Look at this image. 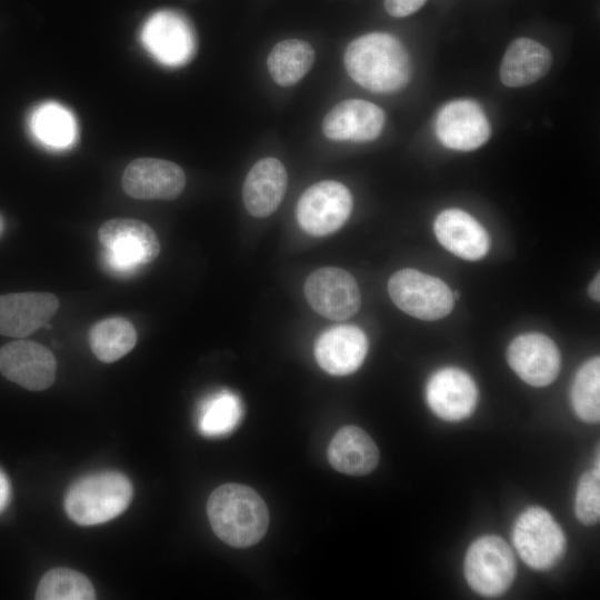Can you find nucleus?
Listing matches in <instances>:
<instances>
[{"label": "nucleus", "mask_w": 600, "mask_h": 600, "mask_svg": "<svg viewBox=\"0 0 600 600\" xmlns=\"http://www.w3.org/2000/svg\"><path fill=\"white\" fill-rule=\"evenodd\" d=\"M243 409L237 394L223 390L206 399L198 411V430L209 438L229 434L239 424Z\"/></svg>", "instance_id": "nucleus-26"}, {"label": "nucleus", "mask_w": 600, "mask_h": 600, "mask_svg": "<svg viewBox=\"0 0 600 600\" xmlns=\"http://www.w3.org/2000/svg\"><path fill=\"white\" fill-rule=\"evenodd\" d=\"M552 57L547 47L529 38H518L507 48L499 76L510 88L529 86L550 70Z\"/></svg>", "instance_id": "nucleus-21"}, {"label": "nucleus", "mask_w": 600, "mask_h": 600, "mask_svg": "<svg viewBox=\"0 0 600 600\" xmlns=\"http://www.w3.org/2000/svg\"><path fill=\"white\" fill-rule=\"evenodd\" d=\"M384 119L383 110L374 103L348 99L326 114L322 131L333 141L369 142L380 136Z\"/></svg>", "instance_id": "nucleus-16"}, {"label": "nucleus", "mask_w": 600, "mask_h": 600, "mask_svg": "<svg viewBox=\"0 0 600 600\" xmlns=\"http://www.w3.org/2000/svg\"><path fill=\"white\" fill-rule=\"evenodd\" d=\"M434 131L444 147L458 151H472L489 140L491 126L483 109L476 101L458 99L439 110Z\"/></svg>", "instance_id": "nucleus-11"}, {"label": "nucleus", "mask_w": 600, "mask_h": 600, "mask_svg": "<svg viewBox=\"0 0 600 600\" xmlns=\"http://www.w3.org/2000/svg\"><path fill=\"white\" fill-rule=\"evenodd\" d=\"M343 60L349 76L373 92L401 90L411 78L408 51L389 33L371 32L352 40Z\"/></svg>", "instance_id": "nucleus-1"}, {"label": "nucleus", "mask_w": 600, "mask_h": 600, "mask_svg": "<svg viewBox=\"0 0 600 600\" xmlns=\"http://www.w3.org/2000/svg\"><path fill=\"white\" fill-rule=\"evenodd\" d=\"M2 229H3V222H2V219L0 217V233H1Z\"/></svg>", "instance_id": "nucleus-33"}, {"label": "nucleus", "mask_w": 600, "mask_h": 600, "mask_svg": "<svg viewBox=\"0 0 600 600\" xmlns=\"http://www.w3.org/2000/svg\"><path fill=\"white\" fill-rule=\"evenodd\" d=\"M511 369L528 384L546 387L560 371L561 357L556 343L546 334L529 332L514 338L507 352Z\"/></svg>", "instance_id": "nucleus-13"}, {"label": "nucleus", "mask_w": 600, "mask_h": 600, "mask_svg": "<svg viewBox=\"0 0 600 600\" xmlns=\"http://www.w3.org/2000/svg\"><path fill=\"white\" fill-rule=\"evenodd\" d=\"M184 184V172L177 163L154 158L131 161L121 179L122 189L128 196L143 200L174 199Z\"/></svg>", "instance_id": "nucleus-14"}, {"label": "nucleus", "mask_w": 600, "mask_h": 600, "mask_svg": "<svg viewBox=\"0 0 600 600\" xmlns=\"http://www.w3.org/2000/svg\"><path fill=\"white\" fill-rule=\"evenodd\" d=\"M352 210V196L349 189L332 180L309 187L297 204V219L300 227L312 236H327L340 229Z\"/></svg>", "instance_id": "nucleus-8"}, {"label": "nucleus", "mask_w": 600, "mask_h": 600, "mask_svg": "<svg viewBox=\"0 0 600 600\" xmlns=\"http://www.w3.org/2000/svg\"><path fill=\"white\" fill-rule=\"evenodd\" d=\"M368 351L364 332L351 324L333 327L316 341L314 357L318 364L333 376H347L362 364Z\"/></svg>", "instance_id": "nucleus-18"}, {"label": "nucleus", "mask_w": 600, "mask_h": 600, "mask_svg": "<svg viewBox=\"0 0 600 600\" xmlns=\"http://www.w3.org/2000/svg\"><path fill=\"white\" fill-rule=\"evenodd\" d=\"M98 237L106 250V263L117 273H131L152 262L160 252L156 232L140 220H108L100 227Z\"/></svg>", "instance_id": "nucleus-4"}, {"label": "nucleus", "mask_w": 600, "mask_h": 600, "mask_svg": "<svg viewBox=\"0 0 600 600\" xmlns=\"http://www.w3.org/2000/svg\"><path fill=\"white\" fill-rule=\"evenodd\" d=\"M589 296L599 301L600 299V274L598 273L589 286Z\"/></svg>", "instance_id": "nucleus-32"}, {"label": "nucleus", "mask_w": 600, "mask_h": 600, "mask_svg": "<svg viewBox=\"0 0 600 600\" xmlns=\"http://www.w3.org/2000/svg\"><path fill=\"white\" fill-rule=\"evenodd\" d=\"M388 291L400 310L421 320L441 319L451 312L454 303L451 289L441 279L414 269L393 273Z\"/></svg>", "instance_id": "nucleus-5"}, {"label": "nucleus", "mask_w": 600, "mask_h": 600, "mask_svg": "<svg viewBox=\"0 0 600 600\" xmlns=\"http://www.w3.org/2000/svg\"><path fill=\"white\" fill-rule=\"evenodd\" d=\"M11 497V486L6 473L0 469V513L7 508Z\"/></svg>", "instance_id": "nucleus-31"}, {"label": "nucleus", "mask_w": 600, "mask_h": 600, "mask_svg": "<svg viewBox=\"0 0 600 600\" xmlns=\"http://www.w3.org/2000/svg\"><path fill=\"white\" fill-rule=\"evenodd\" d=\"M37 600H92L96 592L90 580L78 571L56 568L39 582Z\"/></svg>", "instance_id": "nucleus-27"}, {"label": "nucleus", "mask_w": 600, "mask_h": 600, "mask_svg": "<svg viewBox=\"0 0 600 600\" xmlns=\"http://www.w3.org/2000/svg\"><path fill=\"white\" fill-rule=\"evenodd\" d=\"M141 42L157 61L169 67L186 64L196 50L191 24L183 14L171 10L158 11L146 21Z\"/></svg>", "instance_id": "nucleus-9"}, {"label": "nucleus", "mask_w": 600, "mask_h": 600, "mask_svg": "<svg viewBox=\"0 0 600 600\" xmlns=\"http://www.w3.org/2000/svg\"><path fill=\"white\" fill-rule=\"evenodd\" d=\"M0 372L27 390L41 391L54 382L57 362L42 344L16 340L0 348Z\"/></svg>", "instance_id": "nucleus-12"}, {"label": "nucleus", "mask_w": 600, "mask_h": 600, "mask_svg": "<svg viewBox=\"0 0 600 600\" xmlns=\"http://www.w3.org/2000/svg\"><path fill=\"white\" fill-rule=\"evenodd\" d=\"M132 494L131 481L123 473H91L69 488L64 510L80 526L101 524L120 516L130 504Z\"/></svg>", "instance_id": "nucleus-3"}, {"label": "nucleus", "mask_w": 600, "mask_h": 600, "mask_svg": "<svg viewBox=\"0 0 600 600\" xmlns=\"http://www.w3.org/2000/svg\"><path fill=\"white\" fill-rule=\"evenodd\" d=\"M207 513L213 532L234 548L250 547L264 536L269 511L252 488L226 483L209 497Z\"/></svg>", "instance_id": "nucleus-2"}, {"label": "nucleus", "mask_w": 600, "mask_h": 600, "mask_svg": "<svg viewBox=\"0 0 600 600\" xmlns=\"http://www.w3.org/2000/svg\"><path fill=\"white\" fill-rule=\"evenodd\" d=\"M427 0H384L387 12L396 18L410 16L418 11Z\"/></svg>", "instance_id": "nucleus-30"}, {"label": "nucleus", "mask_w": 600, "mask_h": 600, "mask_svg": "<svg viewBox=\"0 0 600 600\" xmlns=\"http://www.w3.org/2000/svg\"><path fill=\"white\" fill-rule=\"evenodd\" d=\"M30 128L33 136L44 146L64 149L77 138V122L73 114L57 102H44L31 114Z\"/></svg>", "instance_id": "nucleus-24"}, {"label": "nucleus", "mask_w": 600, "mask_h": 600, "mask_svg": "<svg viewBox=\"0 0 600 600\" xmlns=\"http://www.w3.org/2000/svg\"><path fill=\"white\" fill-rule=\"evenodd\" d=\"M514 574L512 550L500 537L483 536L469 547L464 559V576L477 593L499 596L510 587Z\"/></svg>", "instance_id": "nucleus-7"}, {"label": "nucleus", "mask_w": 600, "mask_h": 600, "mask_svg": "<svg viewBox=\"0 0 600 600\" xmlns=\"http://www.w3.org/2000/svg\"><path fill=\"white\" fill-rule=\"evenodd\" d=\"M426 400L439 418L446 421H460L474 411L478 389L466 371L447 367L436 371L429 378Z\"/></svg>", "instance_id": "nucleus-15"}, {"label": "nucleus", "mask_w": 600, "mask_h": 600, "mask_svg": "<svg viewBox=\"0 0 600 600\" xmlns=\"http://www.w3.org/2000/svg\"><path fill=\"white\" fill-rule=\"evenodd\" d=\"M137 342V331L128 319L111 317L94 323L89 332L93 354L111 363L129 353Z\"/></svg>", "instance_id": "nucleus-25"}, {"label": "nucleus", "mask_w": 600, "mask_h": 600, "mask_svg": "<svg viewBox=\"0 0 600 600\" xmlns=\"http://www.w3.org/2000/svg\"><path fill=\"white\" fill-rule=\"evenodd\" d=\"M512 541L520 558L536 570L559 562L566 550V537L553 517L544 509L531 507L514 522Z\"/></svg>", "instance_id": "nucleus-6"}, {"label": "nucleus", "mask_w": 600, "mask_h": 600, "mask_svg": "<svg viewBox=\"0 0 600 600\" xmlns=\"http://www.w3.org/2000/svg\"><path fill=\"white\" fill-rule=\"evenodd\" d=\"M313 61L314 50L308 42L287 39L272 48L267 66L277 84L289 87L296 84L309 72Z\"/></svg>", "instance_id": "nucleus-23"}, {"label": "nucleus", "mask_w": 600, "mask_h": 600, "mask_svg": "<svg viewBox=\"0 0 600 600\" xmlns=\"http://www.w3.org/2000/svg\"><path fill=\"white\" fill-rule=\"evenodd\" d=\"M576 516L584 524H594L600 518V471L584 472L576 493Z\"/></svg>", "instance_id": "nucleus-29"}, {"label": "nucleus", "mask_w": 600, "mask_h": 600, "mask_svg": "<svg viewBox=\"0 0 600 600\" xmlns=\"http://www.w3.org/2000/svg\"><path fill=\"white\" fill-rule=\"evenodd\" d=\"M58 298L49 292H17L0 296V334L24 338L56 314Z\"/></svg>", "instance_id": "nucleus-17"}, {"label": "nucleus", "mask_w": 600, "mask_h": 600, "mask_svg": "<svg viewBox=\"0 0 600 600\" xmlns=\"http://www.w3.org/2000/svg\"><path fill=\"white\" fill-rule=\"evenodd\" d=\"M288 183L284 166L276 158H263L248 172L242 199L247 211L257 218L273 213L281 203Z\"/></svg>", "instance_id": "nucleus-20"}, {"label": "nucleus", "mask_w": 600, "mask_h": 600, "mask_svg": "<svg viewBox=\"0 0 600 600\" xmlns=\"http://www.w3.org/2000/svg\"><path fill=\"white\" fill-rule=\"evenodd\" d=\"M330 464L349 476L370 473L379 462V450L372 438L356 426L341 428L328 448Z\"/></svg>", "instance_id": "nucleus-22"}, {"label": "nucleus", "mask_w": 600, "mask_h": 600, "mask_svg": "<svg viewBox=\"0 0 600 600\" xmlns=\"http://www.w3.org/2000/svg\"><path fill=\"white\" fill-rule=\"evenodd\" d=\"M304 294L314 311L332 320L353 316L361 302L354 278L348 271L334 267L313 271L304 283Z\"/></svg>", "instance_id": "nucleus-10"}, {"label": "nucleus", "mask_w": 600, "mask_h": 600, "mask_svg": "<svg viewBox=\"0 0 600 600\" xmlns=\"http://www.w3.org/2000/svg\"><path fill=\"white\" fill-rule=\"evenodd\" d=\"M571 402L578 417L589 423L600 420V359L584 362L576 374Z\"/></svg>", "instance_id": "nucleus-28"}, {"label": "nucleus", "mask_w": 600, "mask_h": 600, "mask_svg": "<svg viewBox=\"0 0 600 600\" xmlns=\"http://www.w3.org/2000/svg\"><path fill=\"white\" fill-rule=\"evenodd\" d=\"M438 241L451 253L464 260L483 258L490 248L486 229L468 212L460 209L441 211L434 220Z\"/></svg>", "instance_id": "nucleus-19"}]
</instances>
